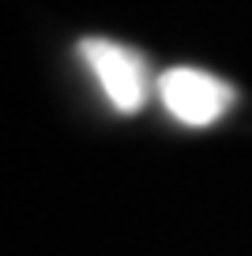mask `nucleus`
<instances>
[{
	"instance_id": "obj_1",
	"label": "nucleus",
	"mask_w": 252,
	"mask_h": 256,
	"mask_svg": "<svg viewBox=\"0 0 252 256\" xmlns=\"http://www.w3.org/2000/svg\"><path fill=\"white\" fill-rule=\"evenodd\" d=\"M158 98L181 124L192 128H207L214 120H222L237 102V90L226 80L200 68H170L158 76Z\"/></svg>"
},
{
	"instance_id": "obj_2",
	"label": "nucleus",
	"mask_w": 252,
	"mask_h": 256,
	"mask_svg": "<svg viewBox=\"0 0 252 256\" xmlns=\"http://www.w3.org/2000/svg\"><path fill=\"white\" fill-rule=\"evenodd\" d=\"M79 49L87 56V64L94 68L106 98L120 113H140L147 106L150 76H147V64H143L140 53H132L128 46H117V42H106V38H87Z\"/></svg>"
}]
</instances>
